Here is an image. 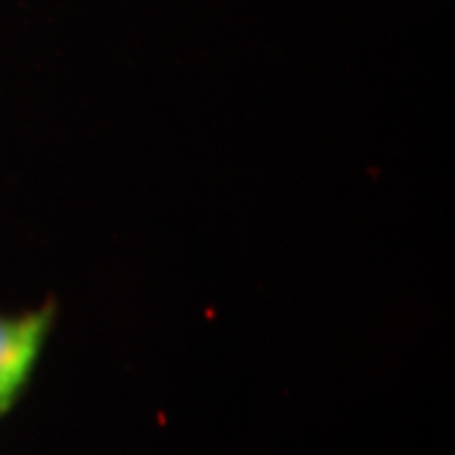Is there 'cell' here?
Returning a JSON list of instances; mask_svg holds the SVG:
<instances>
[{
    "instance_id": "1",
    "label": "cell",
    "mask_w": 455,
    "mask_h": 455,
    "mask_svg": "<svg viewBox=\"0 0 455 455\" xmlns=\"http://www.w3.org/2000/svg\"><path fill=\"white\" fill-rule=\"evenodd\" d=\"M51 322V307L23 316H0V415L11 410L28 382L49 337Z\"/></svg>"
}]
</instances>
